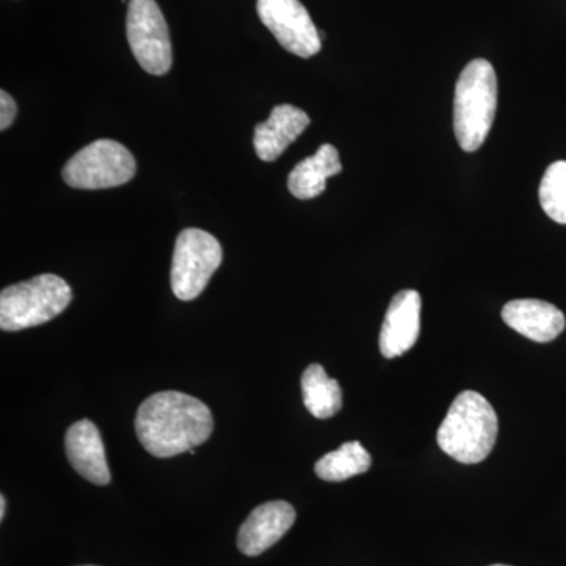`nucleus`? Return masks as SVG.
Here are the masks:
<instances>
[{
	"instance_id": "nucleus-1",
	"label": "nucleus",
	"mask_w": 566,
	"mask_h": 566,
	"mask_svg": "<svg viewBox=\"0 0 566 566\" xmlns=\"http://www.w3.org/2000/svg\"><path fill=\"white\" fill-rule=\"evenodd\" d=\"M212 428L210 408L196 397L175 390L151 395L136 416L137 438L156 458L191 452L210 439Z\"/></svg>"
},
{
	"instance_id": "nucleus-2",
	"label": "nucleus",
	"mask_w": 566,
	"mask_h": 566,
	"mask_svg": "<svg viewBox=\"0 0 566 566\" xmlns=\"http://www.w3.org/2000/svg\"><path fill=\"white\" fill-rule=\"evenodd\" d=\"M499 420L483 395L464 390L455 398L438 431V444L458 463H482L495 444Z\"/></svg>"
},
{
	"instance_id": "nucleus-3",
	"label": "nucleus",
	"mask_w": 566,
	"mask_h": 566,
	"mask_svg": "<svg viewBox=\"0 0 566 566\" xmlns=\"http://www.w3.org/2000/svg\"><path fill=\"white\" fill-rule=\"evenodd\" d=\"M497 111V77L485 59L469 62L458 77L453 102V129L458 144L472 153L482 147Z\"/></svg>"
},
{
	"instance_id": "nucleus-4",
	"label": "nucleus",
	"mask_w": 566,
	"mask_h": 566,
	"mask_svg": "<svg viewBox=\"0 0 566 566\" xmlns=\"http://www.w3.org/2000/svg\"><path fill=\"white\" fill-rule=\"evenodd\" d=\"M71 300L69 283L55 274H41L7 286L0 293V329L17 333L51 322L69 307Z\"/></svg>"
},
{
	"instance_id": "nucleus-5",
	"label": "nucleus",
	"mask_w": 566,
	"mask_h": 566,
	"mask_svg": "<svg viewBox=\"0 0 566 566\" xmlns=\"http://www.w3.org/2000/svg\"><path fill=\"white\" fill-rule=\"evenodd\" d=\"M136 175V159L120 142L99 139L77 151L63 167L70 188L96 191L117 188Z\"/></svg>"
},
{
	"instance_id": "nucleus-6",
	"label": "nucleus",
	"mask_w": 566,
	"mask_h": 566,
	"mask_svg": "<svg viewBox=\"0 0 566 566\" xmlns=\"http://www.w3.org/2000/svg\"><path fill=\"white\" fill-rule=\"evenodd\" d=\"M222 248L212 234L200 229H186L175 243L172 290L180 301H192L207 289L212 274L222 263Z\"/></svg>"
},
{
	"instance_id": "nucleus-7",
	"label": "nucleus",
	"mask_w": 566,
	"mask_h": 566,
	"mask_svg": "<svg viewBox=\"0 0 566 566\" xmlns=\"http://www.w3.org/2000/svg\"><path fill=\"white\" fill-rule=\"evenodd\" d=\"M126 35L134 57L153 76L172 69V43L166 18L155 0H129Z\"/></svg>"
},
{
	"instance_id": "nucleus-8",
	"label": "nucleus",
	"mask_w": 566,
	"mask_h": 566,
	"mask_svg": "<svg viewBox=\"0 0 566 566\" xmlns=\"http://www.w3.org/2000/svg\"><path fill=\"white\" fill-rule=\"evenodd\" d=\"M256 11L283 50L303 59L322 51V35L300 0H259Z\"/></svg>"
},
{
	"instance_id": "nucleus-9",
	"label": "nucleus",
	"mask_w": 566,
	"mask_h": 566,
	"mask_svg": "<svg viewBox=\"0 0 566 566\" xmlns=\"http://www.w3.org/2000/svg\"><path fill=\"white\" fill-rule=\"evenodd\" d=\"M420 312L422 297L416 290H403L395 294L379 334L382 356L394 359L403 356L416 345L420 334Z\"/></svg>"
},
{
	"instance_id": "nucleus-10",
	"label": "nucleus",
	"mask_w": 566,
	"mask_h": 566,
	"mask_svg": "<svg viewBox=\"0 0 566 566\" xmlns=\"http://www.w3.org/2000/svg\"><path fill=\"white\" fill-rule=\"evenodd\" d=\"M296 521L289 502L273 501L256 506L238 532V547L249 557H256L274 546Z\"/></svg>"
},
{
	"instance_id": "nucleus-11",
	"label": "nucleus",
	"mask_w": 566,
	"mask_h": 566,
	"mask_svg": "<svg viewBox=\"0 0 566 566\" xmlns=\"http://www.w3.org/2000/svg\"><path fill=\"white\" fill-rule=\"evenodd\" d=\"M66 457L74 471L93 485H109L111 472L98 427L91 420L71 424L65 436Z\"/></svg>"
},
{
	"instance_id": "nucleus-12",
	"label": "nucleus",
	"mask_w": 566,
	"mask_h": 566,
	"mask_svg": "<svg viewBox=\"0 0 566 566\" xmlns=\"http://www.w3.org/2000/svg\"><path fill=\"white\" fill-rule=\"evenodd\" d=\"M311 125V117L292 104L275 106L266 122L255 126L253 147L264 163H273Z\"/></svg>"
},
{
	"instance_id": "nucleus-13",
	"label": "nucleus",
	"mask_w": 566,
	"mask_h": 566,
	"mask_svg": "<svg viewBox=\"0 0 566 566\" xmlns=\"http://www.w3.org/2000/svg\"><path fill=\"white\" fill-rule=\"evenodd\" d=\"M502 319L516 333L538 344L553 342L564 333L566 324L564 312L539 300L510 301L502 308Z\"/></svg>"
},
{
	"instance_id": "nucleus-14",
	"label": "nucleus",
	"mask_w": 566,
	"mask_h": 566,
	"mask_svg": "<svg viewBox=\"0 0 566 566\" xmlns=\"http://www.w3.org/2000/svg\"><path fill=\"white\" fill-rule=\"evenodd\" d=\"M342 172L340 156L334 145L324 144L311 158L297 164L289 177V191L296 199L311 200L326 191L327 178Z\"/></svg>"
},
{
	"instance_id": "nucleus-15",
	"label": "nucleus",
	"mask_w": 566,
	"mask_h": 566,
	"mask_svg": "<svg viewBox=\"0 0 566 566\" xmlns=\"http://www.w3.org/2000/svg\"><path fill=\"white\" fill-rule=\"evenodd\" d=\"M305 408L316 419H329L342 409V389L319 364L305 368L301 378Z\"/></svg>"
},
{
	"instance_id": "nucleus-16",
	"label": "nucleus",
	"mask_w": 566,
	"mask_h": 566,
	"mask_svg": "<svg viewBox=\"0 0 566 566\" xmlns=\"http://www.w3.org/2000/svg\"><path fill=\"white\" fill-rule=\"evenodd\" d=\"M370 465V453L360 442L352 441L324 455L315 464V472L326 482H345L354 475L365 474Z\"/></svg>"
},
{
	"instance_id": "nucleus-17",
	"label": "nucleus",
	"mask_w": 566,
	"mask_h": 566,
	"mask_svg": "<svg viewBox=\"0 0 566 566\" xmlns=\"http://www.w3.org/2000/svg\"><path fill=\"white\" fill-rule=\"evenodd\" d=\"M539 203L554 222L566 226V161L547 167L539 185Z\"/></svg>"
},
{
	"instance_id": "nucleus-18",
	"label": "nucleus",
	"mask_w": 566,
	"mask_h": 566,
	"mask_svg": "<svg viewBox=\"0 0 566 566\" xmlns=\"http://www.w3.org/2000/svg\"><path fill=\"white\" fill-rule=\"evenodd\" d=\"M17 114V103L11 98L10 93L6 91L0 92V129H2V132H6V129H9L10 126L13 125Z\"/></svg>"
},
{
	"instance_id": "nucleus-19",
	"label": "nucleus",
	"mask_w": 566,
	"mask_h": 566,
	"mask_svg": "<svg viewBox=\"0 0 566 566\" xmlns=\"http://www.w3.org/2000/svg\"><path fill=\"white\" fill-rule=\"evenodd\" d=\"M6 510H7L6 495H0V520H3V517H6Z\"/></svg>"
},
{
	"instance_id": "nucleus-20",
	"label": "nucleus",
	"mask_w": 566,
	"mask_h": 566,
	"mask_svg": "<svg viewBox=\"0 0 566 566\" xmlns=\"http://www.w3.org/2000/svg\"><path fill=\"white\" fill-rule=\"evenodd\" d=\"M491 566H509V565H491Z\"/></svg>"
},
{
	"instance_id": "nucleus-21",
	"label": "nucleus",
	"mask_w": 566,
	"mask_h": 566,
	"mask_svg": "<svg viewBox=\"0 0 566 566\" xmlns=\"http://www.w3.org/2000/svg\"><path fill=\"white\" fill-rule=\"evenodd\" d=\"M84 566H93V565H84Z\"/></svg>"
}]
</instances>
